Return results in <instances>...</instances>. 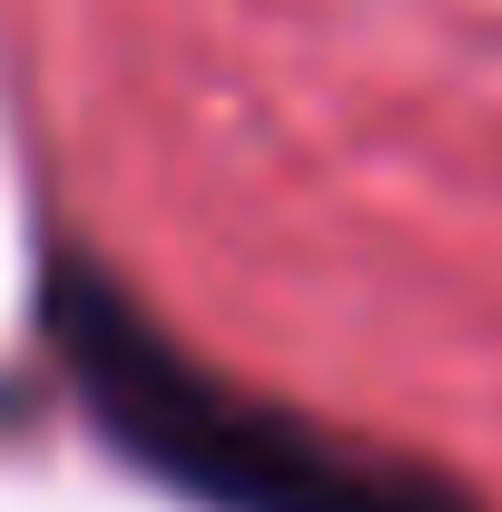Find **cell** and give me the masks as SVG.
Wrapping results in <instances>:
<instances>
[{"instance_id": "6da1fadb", "label": "cell", "mask_w": 502, "mask_h": 512, "mask_svg": "<svg viewBox=\"0 0 502 512\" xmlns=\"http://www.w3.org/2000/svg\"><path fill=\"white\" fill-rule=\"evenodd\" d=\"M40 316H50V345H60L69 384L89 394L99 434L207 512H473L443 473H414L404 453H375L355 434H325L315 414L266 404L237 375L197 365L89 256L50 266Z\"/></svg>"}]
</instances>
